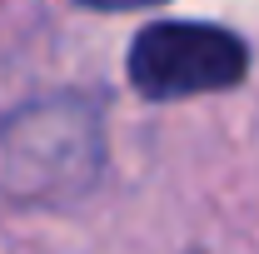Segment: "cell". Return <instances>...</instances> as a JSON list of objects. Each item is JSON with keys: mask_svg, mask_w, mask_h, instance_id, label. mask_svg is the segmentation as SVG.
<instances>
[{"mask_svg": "<svg viewBox=\"0 0 259 254\" xmlns=\"http://www.w3.org/2000/svg\"><path fill=\"white\" fill-rule=\"evenodd\" d=\"M130 85L145 100H185L234 90L249 70V50L239 35L194 20H160L145 25L130 45Z\"/></svg>", "mask_w": 259, "mask_h": 254, "instance_id": "2", "label": "cell"}, {"mask_svg": "<svg viewBox=\"0 0 259 254\" xmlns=\"http://www.w3.org/2000/svg\"><path fill=\"white\" fill-rule=\"evenodd\" d=\"M100 164V130L85 105H35L0 125V194L40 204L85 190Z\"/></svg>", "mask_w": 259, "mask_h": 254, "instance_id": "1", "label": "cell"}, {"mask_svg": "<svg viewBox=\"0 0 259 254\" xmlns=\"http://www.w3.org/2000/svg\"><path fill=\"white\" fill-rule=\"evenodd\" d=\"M95 10H140V5H160V0H85Z\"/></svg>", "mask_w": 259, "mask_h": 254, "instance_id": "3", "label": "cell"}]
</instances>
